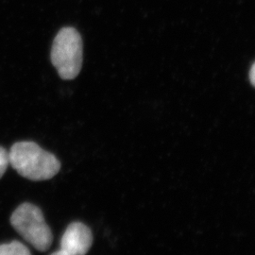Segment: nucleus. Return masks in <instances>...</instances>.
I'll use <instances>...</instances> for the list:
<instances>
[{"label": "nucleus", "mask_w": 255, "mask_h": 255, "mask_svg": "<svg viewBox=\"0 0 255 255\" xmlns=\"http://www.w3.org/2000/svg\"><path fill=\"white\" fill-rule=\"evenodd\" d=\"M9 164L22 177L31 181H46L61 169V163L54 155L34 142H18L11 146Z\"/></svg>", "instance_id": "f257e3e1"}, {"label": "nucleus", "mask_w": 255, "mask_h": 255, "mask_svg": "<svg viewBox=\"0 0 255 255\" xmlns=\"http://www.w3.org/2000/svg\"><path fill=\"white\" fill-rule=\"evenodd\" d=\"M51 62L63 80H73L82 70V40L74 27H64L55 37Z\"/></svg>", "instance_id": "f03ea898"}, {"label": "nucleus", "mask_w": 255, "mask_h": 255, "mask_svg": "<svg viewBox=\"0 0 255 255\" xmlns=\"http://www.w3.org/2000/svg\"><path fill=\"white\" fill-rule=\"evenodd\" d=\"M10 224L21 237L39 252H46L52 244L53 236L42 211L25 202L10 217Z\"/></svg>", "instance_id": "7ed1b4c3"}, {"label": "nucleus", "mask_w": 255, "mask_h": 255, "mask_svg": "<svg viewBox=\"0 0 255 255\" xmlns=\"http://www.w3.org/2000/svg\"><path fill=\"white\" fill-rule=\"evenodd\" d=\"M92 244L91 230L82 222H73L62 237L61 250L69 255H86Z\"/></svg>", "instance_id": "20e7f679"}, {"label": "nucleus", "mask_w": 255, "mask_h": 255, "mask_svg": "<svg viewBox=\"0 0 255 255\" xmlns=\"http://www.w3.org/2000/svg\"><path fill=\"white\" fill-rule=\"evenodd\" d=\"M0 255H31L27 247L19 241L0 244Z\"/></svg>", "instance_id": "39448f33"}, {"label": "nucleus", "mask_w": 255, "mask_h": 255, "mask_svg": "<svg viewBox=\"0 0 255 255\" xmlns=\"http://www.w3.org/2000/svg\"><path fill=\"white\" fill-rule=\"evenodd\" d=\"M9 164V153L4 147L0 146V179L6 172Z\"/></svg>", "instance_id": "423d86ee"}, {"label": "nucleus", "mask_w": 255, "mask_h": 255, "mask_svg": "<svg viewBox=\"0 0 255 255\" xmlns=\"http://www.w3.org/2000/svg\"><path fill=\"white\" fill-rule=\"evenodd\" d=\"M250 80H251V82L253 83V85L255 86V63L253 64V66L251 68V71H250Z\"/></svg>", "instance_id": "0eeeda50"}, {"label": "nucleus", "mask_w": 255, "mask_h": 255, "mask_svg": "<svg viewBox=\"0 0 255 255\" xmlns=\"http://www.w3.org/2000/svg\"><path fill=\"white\" fill-rule=\"evenodd\" d=\"M51 255H69L68 254H66V253H64V251H62V250H60V251H57V252H55Z\"/></svg>", "instance_id": "6e6552de"}]
</instances>
